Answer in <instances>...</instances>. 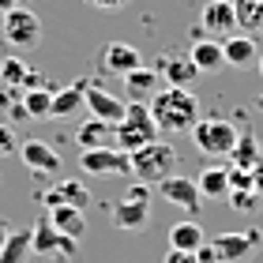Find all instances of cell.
Returning <instances> with one entry per match:
<instances>
[{
    "mask_svg": "<svg viewBox=\"0 0 263 263\" xmlns=\"http://www.w3.org/2000/svg\"><path fill=\"white\" fill-rule=\"evenodd\" d=\"M38 199L45 203V207H79L87 211L90 207V188L83 181H57L53 188H45V192H38Z\"/></svg>",
    "mask_w": 263,
    "mask_h": 263,
    "instance_id": "cell-13",
    "label": "cell"
},
{
    "mask_svg": "<svg viewBox=\"0 0 263 263\" xmlns=\"http://www.w3.org/2000/svg\"><path fill=\"white\" fill-rule=\"evenodd\" d=\"M19 158H23V165H27L30 173H38V177H49V173L61 170L57 147H49V143H42V139H27L19 147Z\"/></svg>",
    "mask_w": 263,
    "mask_h": 263,
    "instance_id": "cell-14",
    "label": "cell"
},
{
    "mask_svg": "<svg viewBox=\"0 0 263 263\" xmlns=\"http://www.w3.org/2000/svg\"><path fill=\"white\" fill-rule=\"evenodd\" d=\"M30 252V230H23V233H8V241L0 245V263H27Z\"/></svg>",
    "mask_w": 263,
    "mask_h": 263,
    "instance_id": "cell-26",
    "label": "cell"
},
{
    "mask_svg": "<svg viewBox=\"0 0 263 263\" xmlns=\"http://www.w3.org/2000/svg\"><path fill=\"white\" fill-rule=\"evenodd\" d=\"M154 71L165 79V87H192V79H199V71L188 57H158Z\"/></svg>",
    "mask_w": 263,
    "mask_h": 263,
    "instance_id": "cell-17",
    "label": "cell"
},
{
    "mask_svg": "<svg viewBox=\"0 0 263 263\" xmlns=\"http://www.w3.org/2000/svg\"><path fill=\"white\" fill-rule=\"evenodd\" d=\"M162 263H199V259H196V252H177V248H170Z\"/></svg>",
    "mask_w": 263,
    "mask_h": 263,
    "instance_id": "cell-32",
    "label": "cell"
},
{
    "mask_svg": "<svg viewBox=\"0 0 263 263\" xmlns=\"http://www.w3.org/2000/svg\"><path fill=\"white\" fill-rule=\"evenodd\" d=\"M199 196L203 199H230V170L226 165H211L199 173Z\"/></svg>",
    "mask_w": 263,
    "mask_h": 263,
    "instance_id": "cell-22",
    "label": "cell"
},
{
    "mask_svg": "<svg viewBox=\"0 0 263 263\" xmlns=\"http://www.w3.org/2000/svg\"><path fill=\"white\" fill-rule=\"evenodd\" d=\"M4 241H8V226L0 222V245H4Z\"/></svg>",
    "mask_w": 263,
    "mask_h": 263,
    "instance_id": "cell-37",
    "label": "cell"
},
{
    "mask_svg": "<svg viewBox=\"0 0 263 263\" xmlns=\"http://www.w3.org/2000/svg\"><path fill=\"white\" fill-rule=\"evenodd\" d=\"M259 76H263V57H259Z\"/></svg>",
    "mask_w": 263,
    "mask_h": 263,
    "instance_id": "cell-39",
    "label": "cell"
},
{
    "mask_svg": "<svg viewBox=\"0 0 263 263\" xmlns=\"http://www.w3.org/2000/svg\"><path fill=\"white\" fill-rule=\"evenodd\" d=\"M15 4H19V0H0V15H8V11L15 8Z\"/></svg>",
    "mask_w": 263,
    "mask_h": 263,
    "instance_id": "cell-36",
    "label": "cell"
},
{
    "mask_svg": "<svg viewBox=\"0 0 263 263\" xmlns=\"http://www.w3.org/2000/svg\"><path fill=\"white\" fill-rule=\"evenodd\" d=\"M121 83H124V98H132V102H151L154 94L162 90V76L154 68H136V71H128V76H121Z\"/></svg>",
    "mask_w": 263,
    "mask_h": 263,
    "instance_id": "cell-16",
    "label": "cell"
},
{
    "mask_svg": "<svg viewBox=\"0 0 263 263\" xmlns=\"http://www.w3.org/2000/svg\"><path fill=\"white\" fill-rule=\"evenodd\" d=\"M259 139L256 136H248V132H241L237 136V147L230 151V162H233V170H256V162H259Z\"/></svg>",
    "mask_w": 263,
    "mask_h": 263,
    "instance_id": "cell-25",
    "label": "cell"
},
{
    "mask_svg": "<svg viewBox=\"0 0 263 263\" xmlns=\"http://www.w3.org/2000/svg\"><path fill=\"white\" fill-rule=\"evenodd\" d=\"M151 121L158 132H170V136H188L199 121V98L188 87H162L154 98L147 102Z\"/></svg>",
    "mask_w": 263,
    "mask_h": 263,
    "instance_id": "cell-1",
    "label": "cell"
},
{
    "mask_svg": "<svg viewBox=\"0 0 263 263\" xmlns=\"http://www.w3.org/2000/svg\"><path fill=\"white\" fill-rule=\"evenodd\" d=\"M27 76H30V64L19 61V57H4L0 61V79H4V87H27Z\"/></svg>",
    "mask_w": 263,
    "mask_h": 263,
    "instance_id": "cell-29",
    "label": "cell"
},
{
    "mask_svg": "<svg viewBox=\"0 0 263 263\" xmlns=\"http://www.w3.org/2000/svg\"><path fill=\"white\" fill-rule=\"evenodd\" d=\"M83 105L90 109V117H98V121L105 124H121L124 121V113H128V102L121 98V94H109V90H102V87H94V83H87V94H83Z\"/></svg>",
    "mask_w": 263,
    "mask_h": 263,
    "instance_id": "cell-10",
    "label": "cell"
},
{
    "mask_svg": "<svg viewBox=\"0 0 263 263\" xmlns=\"http://www.w3.org/2000/svg\"><path fill=\"white\" fill-rule=\"evenodd\" d=\"M196 259H199V263H218V256H214V248H211V241H203V245L196 248Z\"/></svg>",
    "mask_w": 263,
    "mask_h": 263,
    "instance_id": "cell-34",
    "label": "cell"
},
{
    "mask_svg": "<svg viewBox=\"0 0 263 263\" xmlns=\"http://www.w3.org/2000/svg\"><path fill=\"white\" fill-rule=\"evenodd\" d=\"M252 173V188H256V196L263 199V162H256V170H248Z\"/></svg>",
    "mask_w": 263,
    "mask_h": 263,
    "instance_id": "cell-35",
    "label": "cell"
},
{
    "mask_svg": "<svg viewBox=\"0 0 263 263\" xmlns=\"http://www.w3.org/2000/svg\"><path fill=\"white\" fill-rule=\"evenodd\" d=\"M203 241H207V237H203L199 222H177L170 230V248H177V252H196Z\"/></svg>",
    "mask_w": 263,
    "mask_h": 263,
    "instance_id": "cell-24",
    "label": "cell"
},
{
    "mask_svg": "<svg viewBox=\"0 0 263 263\" xmlns=\"http://www.w3.org/2000/svg\"><path fill=\"white\" fill-rule=\"evenodd\" d=\"M256 105H259V109H263V94H259V98H256Z\"/></svg>",
    "mask_w": 263,
    "mask_h": 263,
    "instance_id": "cell-38",
    "label": "cell"
},
{
    "mask_svg": "<svg viewBox=\"0 0 263 263\" xmlns=\"http://www.w3.org/2000/svg\"><path fill=\"white\" fill-rule=\"evenodd\" d=\"M117 132V147H121L124 154L132 151H139V147H147V143L158 139V128H154L151 121V109H147V102H128V113H124V121L113 128Z\"/></svg>",
    "mask_w": 263,
    "mask_h": 263,
    "instance_id": "cell-4",
    "label": "cell"
},
{
    "mask_svg": "<svg viewBox=\"0 0 263 263\" xmlns=\"http://www.w3.org/2000/svg\"><path fill=\"white\" fill-rule=\"evenodd\" d=\"M218 263H248L259 252V230H241V233H218L211 241Z\"/></svg>",
    "mask_w": 263,
    "mask_h": 263,
    "instance_id": "cell-8",
    "label": "cell"
},
{
    "mask_svg": "<svg viewBox=\"0 0 263 263\" xmlns=\"http://www.w3.org/2000/svg\"><path fill=\"white\" fill-rule=\"evenodd\" d=\"M188 61L196 64V71H199V76L222 71V68H226L222 42H218V38H207V34H199V30H196V38H192V49H188Z\"/></svg>",
    "mask_w": 263,
    "mask_h": 263,
    "instance_id": "cell-15",
    "label": "cell"
},
{
    "mask_svg": "<svg viewBox=\"0 0 263 263\" xmlns=\"http://www.w3.org/2000/svg\"><path fill=\"white\" fill-rule=\"evenodd\" d=\"M158 192H162L165 203H173V207H181V211H188V214H199V207H203L199 184L192 181V177H173V173H170V177L158 184Z\"/></svg>",
    "mask_w": 263,
    "mask_h": 263,
    "instance_id": "cell-11",
    "label": "cell"
},
{
    "mask_svg": "<svg viewBox=\"0 0 263 263\" xmlns=\"http://www.w3.org/2000/svg\"><path fill=\"white\" fill-rule=\"evenodd\" d=\"M15 151H19L15 132H11L8 124H0V158H4V154H15Z\"/></svg>",
    "mask_w": 263,
    "mask_h": 263,
    "instance_id": "cell-31",
    "label": "cell"
},
{
    "mask_svg": "<svg viewBox=\"0 0 263 263\" xmlns=\"http://www.w3.org/2000/svg\"><path fill=\"white\" fill-rule=\"evenodd\" d=\"M19 4H30V0H19Z\"/></svg>",
    "mask_w": 263,
    "mask_h": 263,
    "instance_id": "cell-40",
    "label": "cell"
},
{
    "mask_svg": "<svg viewBox=\"0 0 263 263\" xmlns=\"http://www.w3.org/2000/svg\"><path fill=\"white\" fill-rule=\"evenodd\" d=\"M237 11V27H245V34L263 30V0H233Z\"/></svg>",
    "mask_w": 263,
    "mask_h": 263,
    "instance_id": "cell-27",
    "label": "cell"
},
{
    "mask_svg": "<svg viewBox=\"0 0 263 263\" xmlns=\"http://www.w3.org/2000/svg\"><path fill=\"white\" fill-rule=\"evenodd\" d=\"M188 136H192L199 154H207V158H230V151L237 147V136H241V132L230 121H222V117H199Z\"/></svg>",
    "mask_w": 263,
    "mask_h": 263,
    "instance_id": "cell-3",
    "label": "cell"
},
{
    "mask_svg": "<svg viewBox=\"0 0 263 263\" xmlns=\"http://www.w3.org/2000/svg\"><path fill=\"white\" fill-rule=\"evenodd\" d=\"M237 30V11H233V0H207L199 8V34L207 38H230Z\"/></svg>",
    "mask_w": 263,
    "mask_h": 263,
    "instance_id": "cell-9",
    "label": "cell"
},
{
    "mask_svg": "<svg viewBox=\"0 0 263 263\" xmlns=\"http://www.w3.org/2000/svg\"><path fill=\"white\" fill-rule=\"evenodd\" d=\"M0 30H4V42L15 45V49H34L42 38V19L34 15L27 4H15L8 15H0Z\"/></svg>",
    "mask_w": 263,
    "mask_h": 263,
    "instance_id": "cell-6",
    "label": "cell"
},
{
    "mask_svg": "<svg viewBox=\"0 0 263 263\" xmlns=\"http://www.w3.org/2000/svg\"><path fill=\"white\" fill-rule=\"evenodd\" d=\"M128 158H132V177H136L139 184H162L165 177L173 173V165L181 162V158H177V151H173V143H162V139H154V143H147V147L132 151Z\"/></svg>",
    "mask_w": 263,
    "mask_h": 263,
    "instance_id": "cell-2",
    "label": "cell"
},
{
    "mask_svg": "<svg viewBox=\"0 0 263 263\" xmlns=\"http://www.w3.org/2000/svg\"><path fill=\"white\" fill-rule=\"evenodd\" d=\"M83 94H87V83H71V87H61V90L53 94L49 117H71V113H79Z\"/></svg>",
    "mask_w": 263,
    "mask_h": 263,
    "instance_id": "cell-23",
    "label": "cell"
},
{
    "mask_svg": "<svg viewBox=\"0 0 263 263\" xmlns=\"http://www.w3.org/2000/svg\"><path fill=\"white\" fill-rule=\"evenodd\" d=\"M79 170L90 177H128L132 158L121 147H98V151H83L79 154Z\"/></svg>",
    "mask_w": 263,
    "mask_h": 263,
    "instance_id": "cell-7",
    "label": "cell"
},
{
    "mask_svg": "<svg viewBox=\"0 0 263 263\" xmlns=\"http://www.w3.org/2000/svg\"><path fill=\"white\" fill-rule=\"evenodd\" d=\"M61 241H64V233L53 230L49 214H42V218L30 226V252L34 256H57L61 252Z\"/></svg>",
    "mask_w": 263,
    "mask_h": 263,
    "instance_id": "cell-19",
    "label": "cell"
},
{
    "mask_svg": "<svg viewBox=\"0 0 263 263\" xmlns=\"http://www.w3.org/2000/svg\"><path fill=\"white\" fill-rule=\"evenodd\" d=\"M147 222H151V188L136 181L128 188V196L113 207V226L124 233H136V230H147Z\"/></svg>",
    "mask_w": 263,
    "mask_h": 263,
    "instance_id": "cell-5",
    "label": "cell"
},
{
    "mask_svg": "<svg viewBox=\"0 0 263 263\" xmlns=\"http://www.w3.org/2000/svg\"><path fill=\"white\" fill-rule=\"evenodd\" d=\"M222 57H226V64L230 68H248L256 61V42H252V34H230V38H222Z\"/></svg>",
    "mask_w": 263,
    "mask_h": 263,
    "instance_id": "cell-20",
    "label": "cell"
},
{
    "mask_svg": "<svg viewBox=\"0 0 263 263\" xmlns=\"http://www.w3.org/2000/svg\"><path fill=\"white\" fill-rule=\"evenodd\" d=\"M98 68L105 76H128V71L143 68V57H139L136 45H128V42H109L98 53Z\"/></svg>",
    "mask_w": 263,
    "mask_h": 263,
    "instance_id": "cell-12",
    "label": "cell"
},
{
    "mask_svg": "<svg viewBox=\"0 0 263 263\" xmlns=\"http://www.w3.org/2000/svg\"><path fill=\"white\" fill-rule=\"evenodd\" d=\"M230 203L237 211H252L259 203V196H256V188H230Z\"/></svg>",
    "mask_w": 263,
    "mask_h": 263,
    "instance_id": "cell-30",
    "label": "cell"
},
{
    "mask_svg": "<svg viewBox=\"0 0 263 263\" xmlns=\"http://www.w3.org/2000/svg\"><path fill=\"white\" fill-rule=\"evenodd\" d=\"M49 222L57 233L71 237V241H79L83 233H87V214H83L79 207H53L49 211Z\"/></svg>",
    "mask_w": 263,
    "mask_h": 263,
    "instance_id": "cell-21",
    "label": "cell"
},
{
    "mask_svg": "<svg viewBox=\"0 0 263 263\" xmlns=\"http://www.w3.org/2000/svg\"><path fill=\"white\" fill-rule=\"evenodd\" d=\"M117 132L113 124H105L98 121V117H90V121H83L79 132H76V143H79V151H98V147H117Z\"/></svg>",
    "mask_w": 263,
    "mask_h": 263,
    "instance_id": "cell-18",
    "label": "cell"
},
{
    "mask_svg": "<svg viewBox=\"0 0 263 263\" xmlns=\"http://www.w3.org/2000/svg\"><path fill=\"white\" fill-rule=\"evenodd\" d=\"M259 151H263V139H259Z\"/></svg>",
    "mask_w": 263,
    "mask_h": 263,
    "instance_id": "cell-41",
    "label": "cell"
},
{
    "mask_svg": "<svg viewBox=\"0 0 263 263\" xmlns=\"http://www.w3.org/2000/svg\"><path fill=\"white\" fill-rule=\"evenodd\" d=\"M53 87H38V90H23V109L27 117H49V105H53Z\"/></svg>",
    "mask_w": 263,
    "mask_h": 263,
    "instance_id": "cell-28",
    "label": "cell"
},
{
    "mask_svg": "<svg viewBox=\"0 0 263 263\" xmlns=\"http://www.w3.org/2000/svg\"><path fill=\"white\" fill-rule=\"evenodd\" d=\"M90 8H98V11H121L128 0H87Z\"/></svg>",
    "mask_w": 263,
    "mask_h": 263,
    "instance_id": "cell-33",
    "label": "cell"
}]
</instances>
